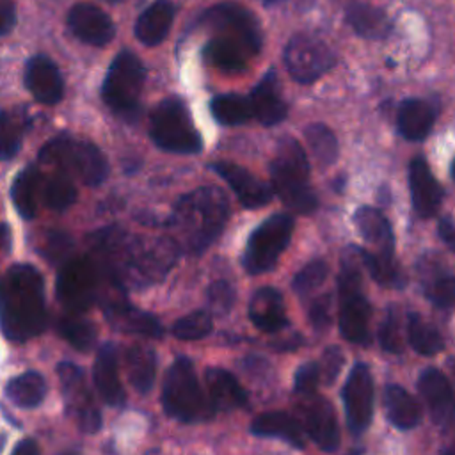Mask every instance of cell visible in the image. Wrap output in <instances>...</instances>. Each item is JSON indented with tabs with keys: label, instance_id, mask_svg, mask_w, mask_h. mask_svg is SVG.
I'll return each instance as SVG.
<instances>
[{
	"label": "cell",
	"instance_id": "obj_1",
	"mask_svg": "<svg viewBox=\"0 0 455 455\" xmlns=\"http://www.w3.org/2000/svg\"><path fill=\"white\" fill-rule=\"evenodd\" d=\"M91 242L101 274L119 290L156 283L171 270L180 252L171 238L132 236L119 228L96 231Z\"/></svg>",
	"mask_w": 455,
	"mask_h": 455
},
{
	"label": "cell",
	"instance_id": "obj_2",
	"mask_svg": "<svg viewBox=\"0 0 455 455\" xmlns=\"http://www.w3.org/2000/svg\"><path fill=\"white\" fill-rule=\"evenodd\" d=\"M0 327L12 341H27L44 331V283L36 267L14 265L0 281Z\"/></svg>",
	"mask_w": 455,
	"mask_h": 455
},
{
	"label": "cell",
	"instance_id": "obj_3",
	"mask_svg": "<svg viewBox=\"0 0 455 455\" xmlns=\"http://www.w3.org/2000/svg\"><path fill=\"white\" fill-rule=\"evenodd\" d=\"M229 203L222 188L201 187L185 194L174 206L169 220L171 240L190 254L203 252L224 229Z\"/></svg>",
	"mask_w": 455,
	"mask_h": 455
},
{
	"label": "cell",
	"instance_id": "obj_4",
	"mask_svg": "<svg viewBox=\"0 0 455 455\" xmlns=\"http://www.w3.org/2000/svg\"><path fill=\"white\" fill-rule=\"evenodd\" d=\"M270 188L279 199L297 213H311L316 194L309 185V164L304 149L295 139H283L270 162Z\"/></svg>",
	"mask_w": 455,
	"mask_h": 455
},
{
	"label": "cell",
	"instance_id": "obj_5",
	"mask_svg": "<svg viewBox=\"0 0 455 455\" xmlns=\"http://www.w3.org/2000/svg\"><path fill=\"white\" fill-rule=\"evenodd\" d=\"M162 403L164 411L180 421H197L215 412L201 391L194 364L187 357H178L169 366L162 387Z\"/></svg>",
	"mask_w": 455,
	"mask_h": 455
},
{
	"label": "cell",
	"instance_id": "obj_6",
	"mask_svg": "<svg viewBox=\"0 0 455 455\" xmlns=\"http://www.w3.org/2000/svg\"><path fill=\"white\" fill-rule=\"evenodd\" d=\"M355 254L357 251H348L341 258V268L338 275L339 332L350 343L366 345L370 341L368 322L371 307L361 288V270Z\"/></svg>",
	"mask_w": 455,
	"mask_h": 455
},
{
	"label": "cell",
	"instance_id": "obj_7",
	"mask_svg": "<svg viewBox=\"0 0 455 455\" xmlns=\"http://www.w3.org/2000/svg\"><path fill=\"white\" fill-rule=\"evenodd\" d=\"M149 135L153 142L171 153L192 155L203 148L190 114L180 98L162 100L151 112Z\"/></svg>",
	"mask_w": 455,
	"mask_h": 455
},
{
	"label": "cell",
	"instance_id": "obj_8",
	"mask_svg": "<svg viewBox=\"0 0 455 455\" xmlns=\"http://www.w3.org/2000/svg\"><path fill=\"white\" fill-rule=\"evenodd\" d=\"M144 66L132 52H121L112 60L103 80L101 98L117 116L132 121L140 112V92L144 87Z\"/></svg>",
	"mask_w": 455,
	"mask_h": 455
},
{
	"label": "cell",
	"instance_id": "obj_9",
	"mask_svg": "<svg viewBox=\"0 0 455 455\" xmlns=\"http://www.w3.org/2000/svg\"><path fill=\"white\" fill-rule=\"evenodd\" d=\"M41 162L57 165L66 174H75L89 187L103 183L108 174V164L103 153L87 140L73 137H57L39 153Z\"/></svg>",
	"mask_w": 455,
	"mask_h": 455
},
{
	"label": "cell",
	"instance_id": "obj_10",
	"mask_svg": "<svg viewBox=\"0 0 455 455\" xmlns=\"http://www.w3.org/2000/svg\"><path fill=\"white\" fill-rule=\"evenodd\" d=\"M295 220L288 213H274L252 229L243 252V267L249 274H263L274 268L288 247Z\"/></svg>",
	"mask_w": 455,
	"mask_h": 455
},
{
	"label": "cell",
	"instance_id": "obj_11",
	"mask_svg": "<svg viewBox=\"0 0 455 455\" xmlns=\"http://www.w3.org/2000/svg\"><path fill=\"white\" fill-rule=\"evenodd\" d=\"M101 275L103 274L98 263L89 256H75L66 259L57 274V299L71 313H84L98 299Z\"/></svg>",
	"mask_w": 455,
	"mask_h": 455
},
{
	"label": "cell",
	"instance_id": "obj_12",
	"mask_svg": "<svg viewBox=\"0 0 455 455\" xmlns=\"http://www.w3.org/2000/svg\"><path fill=\"white\" fill-rule=\"evenodd\" d=\"M283 59L291 78L300 84L318 80L336 64L331 46L311 34L293 36L284 48Z\"/></svg>",
	"mask_w": 455,
	"mask_h": 455
},
{
	"label": "cell",
	"instance_id": "obj_13",
	"mask_svg": "<svg viewBox=\"0 0 455 455\" xmlns=\"http://www.w3.org/2000/svg\"><path fill=\"white\" fill-rule=\"evenodd\" d=\"M199 25L219 32V36H228L240 41L252 55H256L261 48L258 20L251 11L238 4L224 2L206 9L199 18Z\"/></svg>",
	"mask_w": 455,
	"mask_h": 455
},
{
	"label": "cell",
	"instance_id": "obj_14",
	"mask_svg": "<svg viewBox=\"0 0 455 455\" xmlns=\"http://www.w3.org/2000/svg\"><path fill=\"white\" fill-rule=\"evenodd\" d=\"M343 405L352 434H363L373 416V377L370 368L359 361L352 366L343 386Z\"/></svg>",
	"mask_w": 455,
	"mask_h": 455
},
{
	"label": "cell",
	"instance_id": "obj_15",
	"mask_svg": "<svg viewBox=\"0 0 455 455\" xmlns=\"http://www.w3.org/2000/svg\"><path fill=\"white\" fill-rule=\"evenodd\" d=\"M57 375L69 405H73L80 430L85 434L98 432L101 428V414L87 391L82 370L69 361H62L57 366Z\"/></svg>",
	"mask_w": 455,
	"mask_h": 455
},
{
	"label": "cell",
	"instance_id": "obj_16",
	"mask_svg": "<svg viewBox=\"0 0 455 455\" xmlns=\"http://www.w3.org/2000/svg\"><path fill=\"white\" fill-rule=\"evenodd\" d=\"M300 427L325 451H334L339 446V427L334 409L329 400L311 396L299 407Z\"/></svg>",
	"mask_w": 455,
	"mask_h": 455
},
{
	"label": "cell",
	"instance_id": "obj_17",
	"mask_svg": "<svg viewBox=\"0 0 455 455\" xmlns=\"http://www.w3.org/2000/svg\"><path fill=\"white\" fill-rule=\"evenodd\" d=\"M418 389L432 421L439 428L448 430L453 423V391L448 379L437 368H425L419 373Z\"/></svg>",
	"mask_w": 455,
	"mask_h": 455
},
{
	"label": "cell",
	"instance_id": "obj_18",
	"mask_svg": "<svg viewBox=\"0 0 455 455\" xmlns=\"http://www.w3.org/2000/svg\"><path fill=\"white\" fill-rule=\"evenodd\" d=\"M68 27L84 43L105 46L116 34L110 16L92 4H76L68 14Z\"/></svg>",
	"mask_w": 455,
	"mask_h": 455
},
{
	"label": "cell",
	"instance_id": "obj_19",
	"mask_svg": "<svg viewBox=\"0 0 455 455\" xmlns=\"http://www.w3.org/2000/svg\"><path fill=\"white\" fill-rule=\"evenodd\" d=\"M105 316L112 327L128 334H142L149 338H160L164 329L156 316L132 306L124 295L110 297L105 306Z\"/></svg>",
	"mask_w": 455,
	"mask_h": 455
},
{
	"label": "cell",
	"instance_id": "obj_20",
	"mask_svg": "<svg viewBox=\"0 0 455 455\" xmlns=\"http://www.w3.org/2000/svg\"><path fill=\"white\" fill-rule=\"evenodd\" d=\"M212 169L231 187L245 208H259L272 199V188L247 169L231 162H215Z\"/></svg>",
	"mask_w": 455,
	"mask_h": 455
},
{
	"label": "cell",
	"instance_id": "obj_21",
	"mask_svg": "<svg viewBox=\"0 0 455 455\" xmlns=\"http://www.w3.org/2000/svg\"><path fill=\"white\" fill-rule=\"evenodd\" d=\"M418 275L425 295L443 309L451 307L455 295L453 274L435 252H425L418 261Z\"/></svg>",
	"mask_w": 455,
	"mask_h": 455
},
{
	"label": "cell",
	"instance_id": "obj_22",
	"mask_svg": "<svg viewBox=\"0 0 455 455\" xmlns=\"http://www.w3.org/2000/svg\"><path fill=\"white\" fill-rule=\"evenodd\" d=\"M409 190L412 208L421 219L435 215L443 203V188L421 156H416L409 165Z\"/></svg>",
	"mask_w": 455,
	"mask_h": 455
},
{
	"label": "cell",
	"instance_id": "obj_23",
	"mask_svg": "<svg viewBox=\"0 0 455 455\" xmlns=\"http://www.w3.org/2000/svg\"><path fill=\"white\" fill-rule=\"evenodd\" d=\"M25 85L30 94L44 103L55 105L64 94V82L57 66L46 55H34L25 69Z\"/></svg>",
	"mask_w": 455,
	"mask_h": 455
},
{
	"label": "cell",
	"instance_id": "obj_24",
	"mask_svg": "<svg viewBox=\"0 0 455 455\" xmlns=\"http://www.w3.org/2000/svg\"><path fill=\"white\" fill-rule=\"evenodd\" d=\"M247 100L252 117L265 126L277 124L286 117V103L279 92V82L272 69L256 84Z\"/></svg>",
	"mask_w": 455,
	"mask_h": 455
},
{
	"label": "cell",
	"instance_id": "obj_25",
	"mask_svg": "<svg viewBox=\"0 0 455 455\" xmlns=\"http://www.w3.org/2000/svg\"><path fill=\"white\" fill-rule=\"evenodd\" d=\"M249 318L263 332H279L284 329L288 316L281 293L270 286L256 290L249 302Z\"/></svg>",
	"mask_w": 455,
	"mask_h": 455
},
{
	"label": "cell",
	"instance_id": "obj_26",
	"mask_svg": "<svg viewBox=\"0 0 455 455\" xmlns=\"http://www.w3.org/2000/svg\"><path fill=\"white\" fill-rule=\"evenodd\" d=\"M354 224L368 243V251L395 256V235L387 219L371 206H361L354 213Z\"/></svg>",
	"mask_w": 455,
	"mask_h": 455
},
{
	"label": "cell",
	"instance_id": "obj_27",
	"mask_svg": "<svg viewBox=\"0 0 455 455\" xmlns=\"http://www.w3.org/2000/svg\"><path fill=\"white\" fill-rule=\"evenodd\" d=\"M92 377L100 396L108 405L119 407L124 403V391L117 371V352L112 343H103L100 347L94 361Z\"/></svg>",
	"mask_w": 455,
	"mask_h": 455
},
{
	"label": "cell",
	"instance_id": "obj_28",
	"mask_svg": "<svg viewBox=\"0 0 455 455\" xmlns=\"http://www.w3.org/2000/svg\"><path fill=\"white\" fill-rule=\"evenodd\" d=\"M204 380L213 409L231 411L247 403V395L233 373L222 368H208Z\"/></svg>",
	"mask_w": 455,
	"mask_h": 455
},
{
	"label": "cell",
	"instance_id": "obj_29",
	"mask_svg": "<svg viewBox=\"0 0 455 455\" xmlns=\"http://www.w3.org/2000/svg\"><path fill=\"white\" fill-rule=\"evenodd\" d=\"M434 119L435 110L430 101L421 98H407L398 108L396 124L398 132L407 140H423L430 133Z\"/></svg>",
	"mask_w": 455,
	"mask_h": 455
},
{
	"label": "cell",
	"instance_id": "obj_30",
	"mask_svg": "<svg viewBox=\"0 0 455 455\" xmlns=\"http://www.w3.org/2000/svg\"><path fill=\"white\" fill-rule=\"evenodd\" d=\"M174 21V4L171 0H155L140 12L135 23V36L140 43L155 46L164 41Z\"/></svg>",
	"mask_w": 455,
	"mask_h": 455
},
{
	"label": "cell",
	"instance_id": "obj_31",
	"mask_svg": "<svg viewBox=\"0 0 455 455\" xmlns=\"http://www.w3.org/2000/svg\"><path fill=\"white\" fill-rule=\"evenodd\" d=\"M251 432L259 437H275L295 448H304V432L299 419L283 411L259 414L251 423Z\"/></svg>",
	"mask_w": 455,
	"mask_h": 455
},
{
	"label": "cell",
	"instance_id": "obj_32",
	"mask_svg": "<svg viewBox=\"0 0 455 455\" xmlns=\"http://www.w3.org/2000/svg\"><path fill=\"white\" fill-rule=\"evenodd\" d=\"M384 405L387 419L402 430H411L421 421V409L411 393L398 386L389 384L384 391Z\"/></svg>",
	"mask_w": 455,
	"mask_h": 455
},
{
	"label": "cell",
	"instance_id": "obj_33",
	"mask_svg": "<svg viewBox=\"0 0 455 455\" xmlns=\"http://www.w3.org/2000/svg\"><path fill=\"white\" fill-rule=\"evenodd\" d=\"M345 14H347V21L354 28V32L366 39H382L391 30L387 14L382 9L373 7L370 4L352 2L347 7Z\"/></svg>",
	"mask_w": 455,
	"mask_h": 455
},
{
	"label": "cell",
	"instance_id": "obj_34",
	"mask_svg": "<svg viewBox=\"0 0 455 455\" xmlns=\"http://www.w3.org/2000/svg\"><path fill=\"white\" fill-rule=\"evenodd\" d=\"M251 52L236 39L228 36H217L208 41L204 57L210 64L222 71H242L251 59Z\"/></svg>",
	"mask_w": 455,
	"mask_h": 455
},
{
	"label": "cell",
	"instance_id": "obj_35",
	"mask_svg": "<svg viewBox=\"0 0 455 455\" xmlns=\"http://www.w3.org/2000/svg\"><path fill=\"white\" fill-rule=\"evenodd\" d=\"M126 373L130 384L139 393H148L153 387L156 375V355L151 348L133 345L126 350Z\"/></svg>",
	"mask_w": 455,
	"mask_h": 455
},
{
	"label": "cell",
	"instance_id": "obj_36",
	"mask_svg": "<svg viewBox=\"0 0 455 455\" xmlns=\"http://www.w3.org/2000/svg\"><path fill=\"white\" fill-rule=\"evenodd\" d=\"M5 395L23 409L37 407L46 396V380L39 371H25L7 382Z\"/></svg>",
	"mask_w": 455,
	"mask_h": 455
},
{
	"label": "cell",
	"instance_id": "obj_37",
	"mask_svg": "<svg viewBox=\"0 0 455 455\" xmlns=\"http://www.w3.org/2000/svg\"><path fill=\"white\" fill-rule=\"evenodd\" d=\"M39 187H41V174L34 165L23 169L12 183V188H11L12 203L18 213L27 220L36 217Z\"/></svg>",
	"mask_w": 455,
	"mask_h": 455
},
{
	"label": "cell",
	"instance_id": "obj_38",
	"mask_svg": "<svg viewBox=\"0 0 455 455\" xmlns=\"http://www.w3.org/2000/svg\"><path fill=\"white\" fill-rule=\"evenodd\" d=\"M407 339L412 348L421 355H434L444 347L443 336L437 327L414 311H409L407 315Z\"/></svg>",
	"mask_w": 455,
	"mask_h": 455
},
{
	"label": "cell",
	"instance_id": "obj_39",
	"mask_svg": "<svg viewBox=\"0 0 455 455\" xmlns=\"http://www.w3.org/2000/svg\"><path fill=\"white\" fill-rule=\"evenodd\" d=\"M359 259L368 268L370 275L386 288H402L405 284V275L395 256L371 252L368 249H359Z\"/></svg>",
	"mask_w": 455,
	"mask_h": 455
},
{
	"label": "cell",
	"instance_id": "obj_40",
	"mask_svg": "<svg viewBox=\"0 0 455 455\" xmlns=\"http://www.w3.org/2000/svg\"><path fill=\"white\" fill-rule=\"evenodd\" d=\"M210 112L217 123L224 126H236L252 117L249 100L242 94H219L210 103Z\"/></svg>",
	"mask_w": 455,
	"mask_h": 455
},
{
	"label": "cell",
	"instance_id": "obj_41",
	"mask_svg": "<svg viewBox=\"0 0 455 455\" xmlns=\"http://www.w3.org/2000/svg\"><path fill=\"white\" fill-rule=\"evenodd\" d=\"M43 201L48 208L55 212H64L76 199V188L66 172H57L50 176L41 187Z\"/></svg>",
	"mask_w": 455,
	"mask_h": 455
},
{
	"label": "cell",
	"instance_id": "obj_42",
	"mask_svg": "<svg viewBox=\"0 0 455 455\" xmlns=\"http://www.w3.org/2000/svg\"><path fill=\"white\" fill-rule=\"evenodd\" d=\"M59 334L76 350H89L96 341V327L78 315L71 313L69 316L60 318L59 322Z\"/></svg>",
	"mask_w": 455,
	"mask_h": 455
},
{
	"label": "cell",
	"instance_id": "obj_43",
	"mask_svg": "<svg viewBox=\"0 0 455 455\" xmlns=\"http://www.w3.org/2000/svg\"><path fill=\"white\" fill-rule=\"evenodd\" d=\"M306 140L315 160L320 165H331L338 158V140L325 124H309L306 128Z\"/></svg>",
	"mask_w": 455,
	"mask_h": 455
},
{
	"label": "cell",
	"instance_id": "obj_44",
	"mask_svg": "<svg viewBox=\"0 0 455 455\" xmlns=\"http://www.w3.org/2000/svg\"><path fill=\"white\" fill-rule=\"evenodd\" d=\"M212 327H213V322H212L210 313L194 311V313H188V315L181 316L180 320H176L171 331L180 339L194 341V339H201V338L208 336Z\"/></svg>",
	"mask_w": 455,
	"mask_h": 455
},
{
	"label": "cell",
	"instance_id": "obj_45",
	"mask_svg": "<svg viewBox=\"0 0 455 455\" xmlns=\"http://www.w3.org/2000/svg\"><path fill=\"white\" fill-rule=\"evenodd\" d=\"M327 265L323 259H313L307 265H304L293 277V290L297 295H307L309 291L316 290L327 277Z\"/></svg>",
	"mask_w": 455,
	"mask_h": 455
},
{
	"label": "cell",
	"instance_id": "obj_46",
	"mask_svg": "<svg viewBox=\"0 0 455 455\" xmlns=\"http://www.w3.org/2000/svg\"><path fill=\"white\" fill-rule=\"evenodd\" d=\"M379 343L386 352L400 354L402 352V341H400V316L395 306H389L384 320L379 327Z\"/></svg>",
	"mask_w": 455,
	"mask_h": 455
},
{
	"label": "cell",
	"instance_id": "obj_47",
	"mask_svg": "<svg viewBox=\"0 0 455 455\" xmlns=\"http://www.w3.org/2000/svg\"><path fill=\"white\" fill-rule=\"evenodd\" d=\"M21 142V132L18 123L7 114L0 110V160H11Z\"/></svg>",
	"mask_w": 455,
	"mask_h": 455
},
{
	"label": "cell",
	"instance_id": "obj_48",
	"mask_svg": "<svg viewBox=\"0 0 455 455\" xmlns=\"http://www.w3.org/2000/svg\"><path fill=\"white\" fill-rule=\"evenodd\" d=\"M235 300V290L228 281H215L208 288V304L215 313H226Z\"/></svg>",
	"mask_w": 455,
	"mask_h": 455
},
{
	"label": "cell",
	"instance_id": "obj_49",
	"mask_svg": "<svg viewBox=\"0 0 455 455\" xmlns=\"http://www.w3.org/2000/svg\"><path fill=\"white\" fill-rule=\"evenodd\" d=\"M343 366V354L338 347H329L325 348L322 355V364H318L320 377L323 379L325 384H332Z\"/></svg>",
	"mask_w": 455,
	"mask_h": 455
},
{
	"label": "cell",
	"instance_id": "obj_50",
	"mask_svg": "<svg viewBox=\"0 0 455 455\" xmlns=\"http://www.w3.org/2000/svg\"><path fill=\"white\" fill-rule=\"evenodd\" d=\"M309 322L311 327L318 332L325 331L331 323V295H320L309 306Z\"/></svg>",
	"mask_w": 455,
	"mask_h": 455
},
{
	"label": "cell",
	"instance_id": "obj_51",
	"mask_svg": "<svg viewBox=\"0 0 455 455\" xmlns=\"http://www.w3.org/2000/svg\"><path fill=\"white\" fill-rule=\"evenodd\" d=\"M320 380V370L316 363H304L297 371H295V380L293 387L297 393H313L316 384Z\"/></svg>",
	"mask_w": 455,
	"mask_h": 455
},
{
	"label": "cell",
	"instance_id": "obj_52",
	"mask_svg": "<svg viewBox=\"0 0 455 455\" xmlns=\"http://www.w3.org/2000/svg\"><path fill=\"white\" fill-rule=\"evenodd\" d=\"M46 256L52 259V261H66L68 254H69V249H71V240L66 233H60V231H50L46 233Z\"/></svg>",
	"mask_w": 455,
	"mask_h": 455
},
{
	"label": "cell",
	"instance_id": "obj_53",
	"mask_svg": "<svg viewBox=\"0 0 455 455\" xmlns=\"http://www.w3.org/2000/svg\"><path fill=\"white\" fill-rule=\"evenodd\" d=\"M16 21V11L12 0H0V36L7 34Z\"/></svg>",
	"mask_w": 455,
	"mask_h": 455
},
{
	"label": "cell",
	"instance_id": "obj_54",
	"mask_svg": "<svg viewBox=\"0 0 455 455\" xmlns=\"http://www.w3.org/2000/svg\"><path fill=\"white\" fill-rule=\"evenodd\" d=\"M11 455H41V453H39V446L34 439H23L14 446Z\"/></svg>",
	"mask_w": 455,
	"mask_h": 455
},
{
	"label": "cell",
	"instance_id": "obj_55",
	"mask_svg": "<svg viewBox=\"0 0 455 455\" xmlns=\"http://www.w3.org/2000/svg\"><path fill=\"white\" fill-rule=\"evenodd\" d=\"M439 236L450 245L453 247V222L450 217H443L439 220Z\"/></svg>",
	"mask_w": 455,
	"mask_h": 455
},
{
	"label": "cell",
	"instance_id": "obj_56",
	"mask_svg": "<svg viewBox=\"0 0 455 455\" xmlns=\"http://www.w3.org/2000/svg\"><path fill=\"white\" fill-rule=\"evenodd\" d=\"M7 240V228L4 224H0V245Z\"/></svg>",
	"mask_w": 455,
	"mask_h": 455
},
{
	"label": "cell",
	"instance_id": "obj_57",
	"mask_svg": "<svg viewBox=\"0 0 455 455\" xmlns=\"http://www.w3.org/2000/svg\"><path fill=\"white\" fill-rule=\"evenodd\" d=\"M5 441H7V437H5L4 434H0V453H2V450L5 448Z\"/></svg>",
	"mask_w": 455,
	"mask_h": 455
},
{
	"label": "cell",
	"instance_id": "obj_58",
	"mask_svg": "<svg viewBox=\"0 0 455 455\" xmlns=\"http://www.w3.org/2000/svg\"><path fill=\"white\" fill-rule=\"evenodd\" d=\"M443 455H453V450H446Z\"/></svg>",
	"mask_w": 455,
	"mask_h": 455
},
{
	"label": "cell",
	"instance_id": "obj_59",
	"mask_svg": "<svg viewBox=\"0 0 455 455\" xmlns=\"http://www.w3.org/2000/svg\"><path fill=\"white\" fill-rule=\"evenodd\" d=\"M105 2H110V4H112V2H121V0H105Z\"/></svg>",
	"mask_w": 455,
	"mask_h": 455
},
{
	"label": "cell",
	"instance_id": "obj_60",
	"mask_svg": "<svg viewBox=\"0 0 455 455\" xmlns=\"http://www.w3.org/2000/svg\"><path fill=\"white\" fill-rule=\"evenodd\" d=\"M265 2H279V0H265Z\"/></svg>",
	"mask_w": 455,
	"mask_h": 455
}]
</instances>
